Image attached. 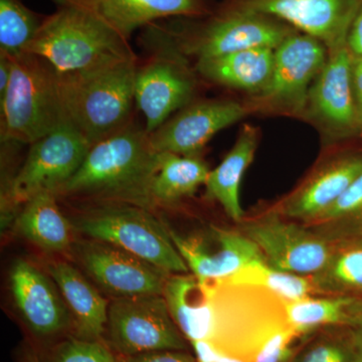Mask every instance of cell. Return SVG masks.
Returning <instances> with one entry per match:
<instances>
[{
    "instance_id": "cell-24",
    "label": "cell",
    "mask_w": 362,
    "mask_h": 362,
    "mask_svg": "<svg viewBox=\"0 0 362 362\" xmlns=\"http://www.w3.org/2000/svg\"><path fill=\"white\" fill-rule=\"evenodd\" d=\"M258 141L257 128L244 125L233 148L207 177L206 197L218 202L235 221H242L244 216L240 199V183L254 160Z\"/></svg>"
},
{
    "instance_id": "cell-5",
    "label": "cell",
    "mask_w": 362,
    "mask_h": 362,
    "mask_svg": "<svg viewBox=\"0 0 362 362\" xmlns=\"http://www.w3.org/2000/svg\"><path fill=\"white\" fill-rule=\"evenodd\" d=\"M76 233L100 240L170 274L190 273L168 226L151 209L126 204H94L70 218Z\"/></svg>"
},
{
    "instance_id": "cell-28",
    "label": "cell",
    "mask_w": 362,
    "mask_h": 362,
    "mask_svg": "<svg viewBox=\"0 0 362 362\" xmlns=\"http://www.w3.org/2000/svg\"><path fill=\"white\" fill-rule=\"evenodd\" d=\"M356 297H306L296 301H284L288 323L300 337L308 338L316 331L331 326H352L350 307Z\"/></svg>"
},
{
    "instance_id": "cell-34",
    "label": "cell",
    "mask_w": 362,
    "mask_h": 362,
    "mask_svg": "<svg viewBox=\"0 0 362 362\" xmlns=\"http://www.w3.org/2000/svg\"><path fill=\"white\" fill-rule=\"evenodd\" d=\"M118 362H197L185 350H157L142 352L134 356H119Z\"/></svg>"
},
{
    "instance_id": "cell-41",
    "label": "cell",
    "mask_w": 362,
    "mask_h": 362,
    "mask_svg": "<svg viewBox=\"0 0 362 362\" xmlns=\"http://www.w3.org/2000/svg\"><path fill=\"white\" fill-rule=\"evenodd\" d=\"M25 362H40L39 357L35 356V354L33 352H28V354L25 356Z\"/></svg>"
},
{
    "instance_id": "cell-13",
    "label": "cell",
    "mask_w": 362,
    "mask_h": 362,
    "mask_svg": "<svg viewBox=\"0 0 362 362\" xmlns=\"http://www.w3.org/2000/svg\"><path fill=\"white\" fill-rule=\"evenodd\" d=\"M70 252L78 269L114 298L162 295L168 272L100 240H75Z\"/></svg>"
},
{
    "instance_id": "cell-16",
    "label": "cell",
    "mask_w": 362,
    "mask_h": 362,
    "mask_svg": "<svg viewBox=\"0 0 362 362\" xmlns=\"http://www.w3.org/2000/svg\"><path fill=\"white\" fill-rule=\"evenodd\" d=\"M252 112L249 105L233 100L192 101L150 133L156 152L201 156L207 143Z\"/></svg>"
},
{
    "instance_id": "cell-8",
    "label": "cell",
    "mask_w": 362,
    "mask_h": 362,
    "mask_svg": "<svg viewBox=\"0 0 362 362\" xmlns=\"http://www.w3.org/2000/svg\"><path fill=\"white\" fill-rule=\"evenodd\" d=\"M28 154L1 192L2 225L7 214L40 192H54L82 165L90 145L66 118L57 129L28 145Z\"/></svg>"
},
{
    "instance_id": "cell-37",
    "label": "cell",
    "mask_w": 362,
    "mask_h": 362,
    "mask_svg": "<svg viewBox=\"0 0 362 362\" xmlns=\"http://www.w3.org/2000/svg\"><path fill=\"white\" fill-rule=\"evenodd\" d=\"M350 327L349 339L352 362H362V317Z\"/></svg>"
},
{
    "instance_id": "cell-6",
    "label": "cell",
    "mask_w": 362,
    "mask_h": 362,
    "mask_svg": "<svg viewBox=\"0 0 362 362\" xmlns=\"http://www.w3.org/2000/svg\"><path fill=\"white\" fill-rule=\"evenodd\" d=\"M26 52L45 59L59 74L136 56L127 40L83 11L65 6L44 18Z\"/></svg>"
},
{
    "instance_id": "cell-31",
    "label": "cell",
    "mask_w": 362,
    "mask_h": 362,
    "mask_svg": "<svg viewBox=\"0 0 362 362\" xmlns=\"http://www.w3.org/2000/svg\"><path fill=\"white\" fill-rule=\"evenodd\" d=\"M42 21L21 0H0V54L13 58L26 52Z\"/></svg>"
},
{
    "instance_id": "cell-33",
    "label": "cell",
    "mask_w": 362,
    "mask_h": 362,
    "mask_svg": "<svg viewBox=\"0 0 362 362\" xmlns=\"http://www.w3.org/2000/svg\"><path fill=\"white\" fill-rule=\"evenodd\" d=\"M291 362H352L349 337L320 335L299 349Z\"/></svg>"
},
{
    "instance_id": "cell-7",
    "label": "cell",
    "mask_w": 362,
    "mask_h": 362,
    "mask_svg": "<svg viewBox=\"0 0 362 362\" xmlns=\"http://www.w3.org/2000/svg\"><path fill=\"white\" fill-rule=\"evenodd\" d=\"M145 40L150 54L142 63L138 62L134 96L150 134L194 101L197 78L187 57L164 28H150Z\"/></svg>"
},
{
    "instance_id": "cell-38",
    "label": "cell",
    "mask_w": 362,
    "mask_h": 362,
    "mask_svg": "<svg viewBox=\"0 0 362 362\" xmlns=\"http://www.w3.org/2000/svg\"><path fill=\"white\" fill-rule=\"evenodd\" d=\"M190 343L197 354V362H218V352L209 343L204 341Z\"/></svg>"
},
{
    "instance_id": "cell-15",
    "label": "cell",
    "mask_w": 362,
    "mask_h": 362,
    "mask_svg": "<svg viewBox=\"0 0 362 362\" xmlns=\"http://www.w3.org/2000/svg\"><path fill=\"white\" fill-rule=\"evenodd\" d=\"M176 249L189 269L204 283L223 282L243 267L264 259L258 246L242 230L216 226L180 235L169 228Z\"/></svg>"
},
{
    "instance_id": "cell-17",
    "label": "cell",
    "mask_w": 362,
    "mask_h": 362,
    "mask_svg": "<svg viewBox=\"0 0 362 362\" xmlns=\"http://www.w3.org/2000/svg\"><path fill=\"white\" fill-rule=\"evenodd\" d=\"M361 0H240L235 6L272 16L320 40L328 51L347 44Z\"/></svg>"
},
{
    "instance_id": "cell-21",
    "label": "cell",
    "mask_w": 362,
    "mask_h": 362,
    "mask_svg": "<svg viewBox=\"0 0 362 362\" xmlns=\"http://www.w3.org/2000/svg\"><path fill=\"white\" fill-rule=\"evenodd\" d=\"M47 272L73 316L77 337L100 340L106 331L110 302L102 296L80 269L65 261L49 264Z\"/></svg>"
},
{
    "instance_id": "cell-30",
    "label": "cell",
    "mask_w": 362,
    "mask_h": 362,
    "mask_svg": "<svg viewBox=\"0 0 362 362\" xmlns=\"http://www.w3.org/2000/svg\"><path fill=\"white\" fill-rule=\"evenodd\" d=\"M311 225L331 242L362 235V173Z\"/></svg>"
},
{
    "instance_id": "cell-2",
    "label": "cell",
    "mask_w": 362,
    "mask_h": 362,
    "mask_svg": "<svg viewBox=\"0 0 362 362\" xmlns=\"http://www.w3.org/2000/svg\"><path fill=\"white\" fill-rule=\"evenodd\" d=\"M211 325L206 343L223 356L259 362L297 334L286 317L284 301L263 288L206 283Z\"/></svg>"
},
{
    "instance_id": "cell-27",
    "label": "cell",
    "mask_w": 362,
    "mask_h": 362,
    "mask_svg": "<svg viewBox=\"0 0 362 362\" xmlns=\"http://www.w3.org/2000/svg\"><path fill=\"white\" fill-rule=\"evenodd\" d=\"M325 266L311 276L314 292L362 297V235L335 240Z\"/></svg>"
},
{
    "instance_id": "cell-10",
    "label": "cell",
    "mask_w": 362,
    "mask_h": 362,
    "mask_svg": "<svg viewBox=\"0 0 362 362\" xmlns=\"http://www.w3.org/2000/svg\"><path fill=\"white\" fill-rule=\"evenodd\" d=\"M106 331L119 356L187 349V338L169 313L163 295L113 298Z\"/></svg>"
},
{
    "instance_id": "cell-39",
    "label": "cell",
    "mask_w": 362,
    "mask_h": 362,
    "mask_svg": "<svg viewBox=\"0 0 362 362\" xmlns=\"http://www.w3.org/2000/svg\"><path fill=\"white\" fill-rule=\"evenodd\" d=\"M350 312H351V315L354 317V324L356 323V321L358 318H361L362 317V297L356 298L354 300V303H352L351 307H350ZM352 324V325H354Z\"/></svg>"
},
{
    "instance_id": "cell-20",
    "label": "cell",
    "mask_w": 362,
    "mask_h": 362,
    "mask_svg": "<svg viewBox=\"0 0 362 362\" xmlns=\"http://www.w3.org/2000/svg\"><path fill=\"white\" fill-rule=\"evenodd\" d=\"M361 173L362 156L337 157L286 197L276 211L289 220L315 223Z\"/></svg>"
},
{
    "instance_id": "cell-32",
    "label": "cell",
    "mask_w": 362,
    "mask_h": 362,
    "mask_svg": "<svg viewBox=\"0 0 362 362\" xmlns=\"http://www.w3.org/2000/svg\"><path fill=\"white\" fill-rule=\"evenodd\" d=\"M49 362H118L100 340L71 337L59 343Z\"/></svg>"
},
{
    "instance_id": "cell-35",
    "label": "cell",
    "mask_w": 362,
    "mask_h": 362,
    "mask_svg": "<svg viewBox=\"0 0 362 362\" xmlns=\"http://www.w3.org/2000/svg\"><path fill=\"white\" fill-rule=\"evenodd\" d=\"M352 90H354L359 131L362 136V58H356V57H354V62H352Z\"/></svg>"
},
{
    "instance_id": "cell-25",
    "label": "cell",
    "mask_w": 362,
    "mask_h": 362,
    "mask_svg": "<svg viewBox=\"0 0 362 362\" xmlns=\"http://www.w3.org/2000/svg\"><path fill=\"white\" fill-rule=\"evenodd\" d=\"M16 228L23 237L42 251L70 252L75 243V230L70 218L59 209L54 192H40L25 202L16 218Z\"/></svg>"
},
{
    "instance_id": "cell-29",
    "label": "cell",
    "mask_w": 362,
    "mask_h": 362,
    "mask_svg": "<svg viewBox=\"0 0 362 362\" xmlns=\"http://www.w3.org/2000/svg\"><path fill=\"white\" fill-rule=\"evenodd\" d=\"M221 284L247 285L263 288L283 301H296L313 294L311 278L273 268L265 259H257L243 267Z\"/></svg>"
},
{
    "instance_id": "cell-18",
    "label": "cell",
    "mask_w": 362,
    "mask_h": 362,
    "mask_svg": "<svg viewBox=\"0 0 362 362\" xmlns=\"http://www.w3.org/2000/svg\"><path fill=\"white\" fill-rule=\"evenodd\" d=\"M9 286L21 320L35 337H59L74 323L58 286L30 262H14L9 272Z\"/></svg>"
},
{
    "instance_id": "cell-3",
    "label": "cell",
    "mask_w": 362,
    "mask_h": 362,
    "mask_svg": "<svg viewBox=\"0 0 362 362\" xmlns=\"http://www.w3.org/2000/svg\"><path fill=\"white\" fill-rule=\"evenodd\" d=\"M137 56L73 73H59L62 102L90 146L134 121Z\"/></svg>"
},
{
    "instance_id": "cell-22",
    "label": "cell",
    "mask_w": 362,
    "mask_h": 362,
    "mask_svg": "<svg viewBox=\"0 0 362 362\" xmlns=\"http://www.w3.org/2000/svg\"><path fill=\"white\" fill-rule=\"evenodd\" d=\"M275 49H254L216 58L197 59V73L202 78L225 87L258 96L273 75Z\"/></svg>"
},
{
    "instance_id": "cell-19",
    "label": "cell",
    "mask_w": 362,
    "mask_h": 362,
    "mask_svg": "<svg viewBox=\"0 0 362 362\" xmlns=\"http://www.w3.org/2000/svg\"><path fill=\"white\" fill-rule=\"evenodd\" d=\"M57 6L75 7L121 39L129 40L137 28L161 18L204 16L202 0H52Z\"/></svg>"
},
{
    "instance_id": "cell-40",
    "label": "cell",
    "mask_w": 362,
    "mask_h": 362,
    "mask_svg": "<svg viewBox=\"0 0 362 362\" xmlns=\"http://www.w3.org/2000/svg\"><path fill=\"white\" fill-rule=\"evenodd\" d=\"M216 352H218V351H216ZM218 362H244V361H239V359L232 358V357L223 356V354H218Z\"/></svg>"
},
{
    "instance_id": "cell-9",
    "label": "cell",
    "mask_w": 362,
    "mask_h": 362,
    "mask_svg": "<svg viewBox=\"0 0 362 362\" xmlns=\"http://www.w3.org/2000/svg\"><path fill=\"white\" fill-rule=\"evenodd\" d=\"M164 30L181 52L197 61L247 49H276L287 37L298 32L277 18L237 6L214 16L192 32Z\"/></svg>"
},
{
    "instance_id": "cell-11",
    "label": "cell",
    "mask_w": 362,
    "mask_h": 362,
    "mask_svg": "<svg viewBox=\"0 0 362 362\" xmlns=\"http://www.w3.org/2000/svg\"><path fill=\"white\" fill-rule=\"evenodd\" d=\"M327 58V47L320 40L305 33H293L275 49L270 83L247 103L252 112H283L302 117L311 86Z\"/></svg>"
},
{
    "instance_id": "cell-36",
    "label": "cell",
    "mask_w": 362,
    "mask_h": 362,
    "mask_svg": "<svg viewBox=\"0 0 362 362\" xmlns=\"http://www.w3.org/2000/svg\"><path fill=\"white\" fill-rule=\"evenodd\" d=\"M347 45L352 56L362 58V0L359 1L356 18L350 28Z\"/></svg>"
},
{
    "instance_id": "cell-1",
    "label": "cell",
    "mask_w": 362,
    "mask_h": 362,
    "mask_svg": "<svg viewBox=\"0 0 362 362\" xmlns=\"http://www.w3.org/2000/svg\"><path fill=\"white\" fill-rule=\"evenodd\" d=\"M158 156L145 126L132 121L90 146L77 173L54 194L58 199L133 204L152 211Z\"/></svg>"
},
{
    "instance_id": "cell-14",
    "label": "cell",
    "mask_w": 362,
    "mask_h": 362,
    "mask_svg": "<svg viewBox=\"0 0 362 362\" xmlns=\"http://www.w3.org/2000/svg\"><path fill=\"white\" fill-rule=\"evenodd\" d=\"M352 62L347 44L328 51L327 61L311 86L302 115L331 141L361 136L352 90Z\"/></svg>"
},
{
    "instance_id": "cell-26",
    "label": "cell",
    "mask_w": 362,
    "mask_h": 362,
    "mask_svg": "<svg viewBox=\"0 0 362 362\" xmlns=\"http://www.w3.org/2000/svg\"><path fill=\"white\" fill-rule=\"evenodd\" d=\"M158 153V168L151 185L152 199L156 207L169 206L192 197L202 185H206L211 170L202 156Z\"/></svg>"
},
{
    "instance_id": "cell-23",
    "label": "cell",
    "mask_w": 362,
    "mask_h": 362,
    "mask_svg": "<svg viewBox=\"0 0 362 362\" xmlns=\"http://www.w3.org/2000/svg\"><path fill=\"white\" fill-rule=\"evenodd\" d=\"M162 295L185 337L190 342H206L211 325L209 285L192 273L171 274Z\"/></svg>"
},
{
    "instance_id": "cell-12",
    "label": "cell",
    "mask_w": 362,
    "mask_h": 362,
    "mask_svg": "<svg viewBox=\"0 0 362 362\" xmlns=\"http://www.w3.org/2000/svg\"><path fill=\"white\" fill-rule=\"evenodd\" d=\"M242 232L258 246L268 265L296 275L311 277L332 252L333 243L327 238L276 211L246 221Z\"/></svg>"
},
{
    "instance_id": "cell-4",
    "label": "cell",
    "mask_w": 362,
    "mask_h": 362,
    "mask_svg": "<svg viewBox=\"0 0 362 362\" xmlns=\"http://www.w3.org/2000/svg\"><path fill=\"white\" fill-rule=\"evenodd\" d=\"M11 59V80L0 99V139L30 145L66 120L59 73L30 52Z\"/></svg>"
}]
</instances>
